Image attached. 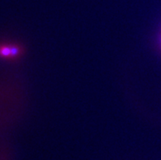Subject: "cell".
Masks as SVG:
<instances>
[{
  "mask_svg": "<svg viewBox=\"0 0 161 160\" xmlns=\"http://www.w3.org/2000/svg\"><path fill=\"white\" fill-rule=\"evenodd\" d=\"M20 50L16 46L8 44L0 45V57L3 58H12L16 57Z\"/></svg>",
  "mask_w": 161,
  "mask_h": 160,
  "instance_id": "1",
  "label": "cell"
}]
</instances>
